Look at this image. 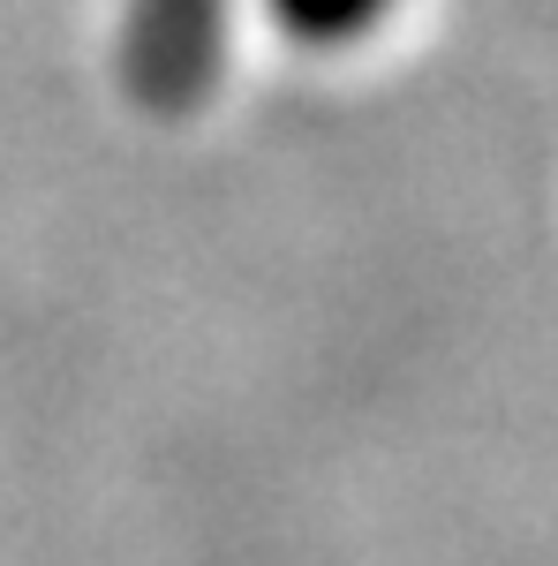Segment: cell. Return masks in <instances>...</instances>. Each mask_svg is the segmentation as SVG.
Wrapping results in <instances>:
<instances>
[{"label": "cell", "mask_w": 558, "mask_h": 566, "mask_svg": "<svg viewBox=\"0 0 558 566\" xmlns=\"http://www.w3.org/2000/svg\"><path fill=\"white\" fill-rule=\"evenodd\" d=\"M272 15L309 45H340V39H362L386 15V0H272Z\"/></svg>", "instance_id": "7a4b0ae2"}, {"label": "cell", "mask_w": 558, "mask_h": 566, "mask_svg": "<svg viewBox=\"0 0 558 566\" xmlns=\"http://www.w3.org/2000/svg\"><path fill=\"white\" fill-rule=\"evenodd\" d=\"M227 61V0H129L122 84L144 114H197Z\"/></svg>", "instance_id": "6da1fadb"}]
</instances>
